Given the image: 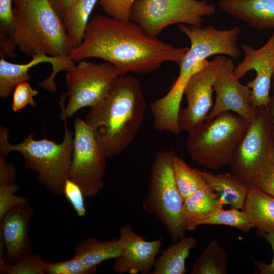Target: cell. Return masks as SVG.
<instances>
[{"label":"cell","instance_id":"6da1fadb","mask_svg":"<svg viewBox=\"0 0 274 274\" xmlns=\"http://www.w3.org/2000/svg\"><path fill=\"white\" fill-rule=\"evenodd\" d=\"M188 50L150 36L130 19L98 14L89 21L81 44L73 49L70 57L77 62L102 59L122 76L129 72L150 73L166 61L179 65Z\"/></svg>","mask_w":274,"mask_h":274},{"label":"cell","instance_id":"7a4b0ae2","mask_svg":"<svg viewBox=\"0 0 274 274\" xmlns=\"http://www.w3.org/2000/svg\"><path fill=\"white\" fill-rule=\"evenodd\" d=\"M146 100L139 80L119 76L106 96L90 108L85 122L106 158L121 154L132 143L143 122Z\"/></svg>","mask_w":274,"mask_h":274},{"label":"cell","instance_id":"3957f363","mask_svg":"<svg viewBox=\"0 0 274 274\" xmlns=\"http://www.w3.org/2000/svg\"><path fill=\"white\" fill-rule=\"evenodd\" d=\"M8 34L20 52L31 57H69L74 49L62 19L48 0H29L13 9Z\"/></svg>","mask_w":274,"mask_h":274},{"label":"cell","instance_id":"277c9868","mask_svg":"<svg viewBox=\"0 0 274 274\" xmlns=\"http://www.w3.org/2000/svg\"><path fill=\"white\" fill-rule=\"evenodd\" d=\"M65 99L61 98L60 118L64 124L65 133L59 144L47 139L36 140L33 133L22 142L12 144L9 142L8 129L0 128V153L7 155L11 152L21 153L25 167L36 172L43 184L52 193L63 194V189L72 159L74 133L71 131L65 114Z\"/></svg>","mask_w":274,"mask_h":274},{"label":"cell","instance_id":"5b68a950","mask_svg":"<svg viewBox=\"0 0 274 274\" xmlns=\"http://www.w3.org/2000/svg\"><path fill=\"white\" fill-rule=\"evenodd\" d=\"M178 28L188 37L190 47L179 65L178 77L168 93L161 98L163 105L172 110L180 108L187 82L194 74L208 64L207 57L214 55H225L237 59L242 55V49L238 44L241 33L238 26L219 30L212 26L188 27L180 24Z\"/></svg>","mask_w":274,"mask_h":274},{"label":"cell","instance_id":"8992f818","mask_svg":"<svg viewBox=\"0 0 274 274\" xmlns=\"http://www.w3.org/2000/svg\"><path fill=\"white\" fill-rule=\"evenodd\" d=\"M249 121L226 111L188 133L186 146L190 159L213 170L229 166Z\"/></svg>","mask_w":274,"mask_h":274},{"label":"cell","instance_id":"52a82bcc","mask_svg":"<svg viewBox=\"0 0 274 274\" xmlns=\"http://www.w3.org/2000/svg\"><path fill=\"white\" fill-rule=\"evenodd\" d=\"M176 155L172 148L161 149L156 153L143 203L145 212L162 224L174 242L185 236L186 232L182 221L184 200L174 175L173 160Z\"/></svg>","mask_w":274,"mask_h":274},{"label":"cell","instance_id":"ba28073f","mask_svg":"<svg viewBox=\"0 0 274 274\" xmlns=\"http://www.w3.org/2000/svg\"><path fill=\"white\" fill-rule=\"evenodd\" d=\"M273 160L272 123L266 106L257 107L237 145L230 170L251 187L260 173Z\"/></svg>","mask_w":274,"mask_h":274},{"label":"cell","instance_id":"9c48e42d","mask_svg":"<svg viewBox=\"0 0 274 274\" xmlns=\"http://www.w3.org/2000/svg\"><path fill=\"white\" fill-rule=\"evenodd\" d=\"M215 11L214 5L206 0H136L130 19L150 36L157 37L174 24L202 27L204 17Z\"/></svg>","mask_w":274,"mask_h":274},{"label":"cell","instance_id":"30bf717a","mask_svg":"<svg viewBox=\"0 0 274 274\" xmlns=\"http://www.w3.org/2000/svg\"><path fill=\"white\" fill-rule=\"evenodd\" d=\"M74 124L73 152L66 177L81 187L85 196H92L104 186L106 158L85 121L78 117Z\"/></svg>","mask_w":274,"mask_h":274},{"label":"cell","instance_id":"8fae6325","mask_svg":"<svg viewBox=\"0 0 274 274\" xmlns=\"http://www.w3.org/2000/svg\"><path fill=\"white\" fill-rule=\"evenodd\" d=\"M68 102L64 109L66 118L85 107H92L107 94L120 76L110 63L79 61L66 71Z\"/></svg>","mask_w":274,"mask_h":274},{"label":"cell","instance_id":"7c38bea8","mask_svg":"<svg viewBox=\"0 0 274 274\" xmlns=\"http://www.w3.org/2000/svg\"><path fill=\"white\" fill-rule=\"evenodd\" d=\"M226 58L224 55H217L187 82L184 91L187 105L180 109L178 116L181 131L190 133L205 122L213 106V85Z\"/></svg>","mask_w":274,"mask_h":274},{"label":"cell","instance_id":"4fadbf2b","mask_svg":"<svg viewBox=\"0 0 274 274\" xmlns=\"http://www.w3.org/2000/svg\"><path fill=\"white\" fill-rule=\"evenodd\" d=\"M240 47L244 58L235 67L234 75L239 80L249 71H255V78L246 83L251 89V101L255 108L266 106L270 99L269 91L274 72V32L258 49L247 44H242Z\"/></svg>","mask_w":274,"mask_h":274},{"label":"cell","instance_id":"5bb4252c","mask_svg":"<svg viewBox=\"0 0 274 274\" xmlns=\"http://www.w3.org/2000/svg\"><path fill=\"white\" fill-rule=\"evenodd\" d=\"M234 68L232 59L227 57L214 82L216 99L205 121H210L226 111L233 112L248 121L254 117L257 107L251 101V89L235 77Z\"/></svg>","mask_w":274,"mask_h":274},{"label":"cell","instance_id":"9a60e30c","mask_svg":"<svg viewBox=\"0 0 274 274\" xmlns=\"http://www.w3.org/2000/svg\"><path fill=\"white\" fill-rule=\"evenodd\" d=\"M119 235L123 251L121 255L114 259V271L119 274L151 273L156 255L162 245V238L146 241L136 234L130 225L121 227Z\"/></svg>","mask_w":274,"mask_h":274},{"label":"cell","instance_id":"2e32d148","mask_svg":"<svg viewBox=\"0 0 274 274\" xmlns=\"http://www.w3.org/2000/svg\"><path fill=\"white\" fill-rule=\"evenodd\" d=\"M52 65L53 72L39 86L48 91L55 92L57 87L54 82L56 74L61 71H67L75 63L70 57H58L38 54L32 57L31 61L25 64H15L7 61L4 56L0 58V97L7 98L19 84L28 81L30 76L28 71L33 66L42 63Z\"/></svg>","mask_w":274,"mask_h":274},{"label":"cell","instance_id":"e0dca14e","mask_svg":"<svg viewBox=\"0 0 274 274\" xmlns=\"http://www.w3.org/2000/svg\"><path fill=\"white\" fill-rule=\"evenodd\" d=\"M34 215L28 203L10 210L0 220L5 255L1 262L14 264L31 252L28 232Z\"/></svg>","mask_w":274,"mask_h":274},{"label":"cell","instance_id":"ac0fdd59","mask_svg":"<svg viewBox=\"0 0 274 274\" xmlns=\"http://www.w3.org/2000/svg\"><path fill=\"white\" fill-rule=\"evenodd\" d=\"M218 6L258 31L274 29V0H221Z\"/></svg>","mask_w":274,"mask_h":274},{"label":"cell","instance_id":"d6986e66","mask_svg":"<svg viewBox=\"0 0 274 274\" xmlns=\"http://www.w3.org/2000/svg\"><path fill=\"white\" fill-rule=\"evenodd\" d=\"M220 197L207 184L184 200L182 221L186 231L193 230L202 219L223 208Z\"/></svg>","mask_w":274,"mask_h":274},{"label":"cell","instance_id":"ffe728a7","mask_svg":"<svg viewBox=\"0 0 274 274\" xmlns=\"http://www.w3.org/2000/svg\"><path fill=\"white\" fill-rule=\"evenodd\" d=\"M199 173L206 184L220 198L231 207L243 210L250 187L232 173L224 172L215 175L201 171Z\"/></svg>","mask_w":274,"mask_h":274},{"label":"cell","instance_id":"44dd1931","mask_svg":"<svg viewBox=\"0 0 274 274\" xmlns=\"http://www.w3.org/2000/svg\"><path fill=\"white\" fill-rule=\"evenodd\" d=\"M122 251V243L119 238L112 240L89 238L76 246L74 255L79 258L87 268L96 272L98 265L119 257Z\"/></svg>","mask_w":274,"mask_h":274},{"label":"cell","instance_id":"7402d4cb","mask_svg":"<svg viewBox=\"0 0 274 274\" xmlns=\"http://www.w3.org/2000/svg\"><path fill=\"white\" fill-rule=\"evenodd\" d=\"M243 210L259 232L274 231V197L255 187H251Z\"/></svg>","mask_w":274,"mask_h":274},{"label":"cell","instance_id":"603a6c76","mask_svg":"<svg viewBox=\"0 0 274 274\" xmlns=\"http://www.w3.org/2000/svg\"><path fill=\"white\" fill-rule=\"evenodd\" d=\"M197 242L194 238L183 237L163 250L156 258L152 274H185V261Z\"/></svg>","mask_w":274,"mask_h":274},{"label":"cell","instance_id":"cb8c5ba5","mask_svg":"<svg viewBox=\"0 0 274 274\" xmlns=\"http://www.w3.org/2000/svg\"><path fill=\"white\" fill-rule=\"evenodd\" d=\"M98 0H74L62 19L74 49L82 43L91 12Z\"/></svg>","mask_w":274,"mask_h":274},{"label":"cell","instance_id":"d4e9b609","mask_svg":"<svg viewBox=\"0 0 274 274\" xmlns=\"http://www.w3.org/2000/svg\"><path fill=\"white\" fill-rule=\"evenodd\" d=\"M228 255L219 242L213 239L196 259L191 274H226Z\"/></svg>","mask_w":274,"mask_h":274},{"label":"cell","instance_id":"484cf974","mask_svg":"<svg viewBox=\"0 0 274 274\" xmlns=\"http://www.w3.org/2000/svg\"><path fill=\"white\" fill-rule=\"evenodd\" d=\"M173 169L175 183L183 200L207 185L198 169L192 168L177 155L174 158Z\"/></svg>","mask_w":274,"mask_h":274},{"label":"cell","instance_id":"4316f807","mask_svg":"<svg viewBox=\"0 0 274 274\" xmlns=\"http://www.w3.org/2000/svg\"><path fill=\"white\" fill-rule=\"evenodd\" d=\"M201 225H226L236 228L244 233L248 232L253 228L245 212L233 207L228 210L223 208L219 209L199 221L198 226Z\"/></svg>","mask_w":274,"mask_h":274},{"label":"cell","instance_id":"83f0119b","mask_svg":"<svg viewBox=\"0 0 274 274\" xmlns=\"http://www.w3.org/2000/svg\"><path fill=\"white\" fill-rule=\"evenodd\" d=\"M45 261L40 256L31 252L12 264L1 262V273L8 274H43Z\"/></svg>","mask_w":274,"mask_h":274},{"label":"cell","instance_id":"f1b7e54d","mask_svg":"<svg viewBox=\"0 0 274 274\" xmlns=\"http://www.w3.org/2000/svg\"><path fill=\"white\" fill-rule=\"evenodd\" d=\"M44 272L48 274H91L95 272L87 268L80 259L75 255L70 259L59 262L45 261Z\"/></svg>","mask_w":274,"mask_h":274},{"label":"cell","instance_id":"f546056e","mask_svg":"<svg viewBox=\"0 0 274 274\" xmlns=\"http://www.w3.org/2000/svg\"><path fill=\"white\" fill-rule=\"evenodd\" d=\"M18 188L15 183L0 185V220L10 210L28 203L26 198L14 194Z\"/></svg>","mask_w":274,"mask_h":274},{"label":"cell","instance_id":"4dcf8cb0","mask_svg":"<svg viewBox=\"0 0 274 274\" xmlns=\"http://www.w3.org/2000/svg\"><path fill=\"white\" fill-rule=\"evenodd\" d=\"M136 0H99L106 15L116 19H130L132 6Z\"/></svg>","mask_w":274,"mask_h":274},{"label":"cell","instance_id":"1f68e13d","mask_svg":"<svg viewBox=\"0 0 274 274\" xmlns=\"http://www.w3.org/2000/svg\"><path fill=\"white\" fill-rule=\"evenodd\" d=\"M38 94V91L31 87L28 81L19 84L13 90L12 102L11 107L14 112L19 111L26 105L32 107L36 106L33 97Z\"/></svg>","mask_w":274,"mask_h":274},{"label":"cell","instance_id":"d6a6232c","mask_svg":"<svg viewBox=\"0 0 274 274\" xmlns=\"http://www.w3.org/2000/svg\"><path fill=\"white\" fill-rule=\"evenodd\" d=\"M63 194L79 216H85L86 212L84 201L85 196L81 187L67 177L63 186Z\"/></svg>","mask_w":274,"mask_h":274},{"label":"cell","instance_id":"836d02e7","mask_svg":"<svg viewBox=\"0 0 274 274\" xmlns=\"http://www.w3.org/2000/svg\"><path fill=\"white\" fill-rule=\"evenodd\" d=\"M252 187H255L274 197V160L260 173Z\"/></svg>","mask_w":274,"mask_h":274},{"label":"cell","instance_id":"e575fe53","mask_svg":"<svg viewBox=\"0 0 274 274\" xmlns=\"http://www.w3.org/2000/svg\"><path fill=\"white\" fill-rule=\"evenodd\" d=\"M268 242L273 250V256L272 262L267 264L255 258H252L254 264L257 268L260 274H274V231L268 232H259Z\"/></svg>","mask_w":274,"mask_h":274},{"label":"cell","instance_id":"d590c367","mask_svg":"<svg viewBox=\"0 0 274 274\" xmlns=\"http://www.w3.org/2000/svg\"><path fill=\"white\" fill-rule=\"evenodd\" d=\"M6 156L0 153V185L15 183L16 170L13 164L6 161Z\"/></svg>","mask_w":274,"mask_h":274},{"label":"cell","instance_id":"8d00e7d4","mask_svg":"<svg viewBox=\"0 0 274 274\" xmlns=\"http://www.w3.org/2000/svg\"><path fill=\"white\" fill-rule=\"evenodd\" d=\"M13 0H0L1 30L8 32L13 19Z\"/></svg>","mask_w":274,"mask_h":274},{"label":"cell","instance_id":"74e56055","mask_svg":"<svg viewBox=\"0 0 274 274\" xmlns=\"http://www.w3.org/2000/svg\"><path fill=\"white\" fill-rule=\"evenodd\" d=\"M0 46L2 52L1 55H6L10 58L14 57V51L16 47L11 41L8 32L2 30L0 31Z\"/></svg>","mask_w":274,"mask_h":274},{"label":"cell","instance_id":"f35d334b","mask_svg":"<svg viewBox=\"0 0 274 274\" xmlns=\"http://www.w3.org/2000/svg\"><path fill=\"white\" fill-rule=\"evenodd\" d=\"M48 1L55 12L62 19L74 0H48Z\"/></svg>","mask_w":274,"mask_h":274},{"label":"cell","instance_id":"ab89813d","mask_svg":"<svg viewBox=\"0 0 274 274\" xmlns=\"http://www.w3.org/2000/svg\"><path fill=\"white\" fill-rule=\"evenodd\" d=\"M266 107L272 123L274 133V95L270 97V100L266 106Z\"/></svg>","mask_w":274,"mask_h":274},{"label":"cell","instance_id":"60d3db41","mask_svg":"<svg viewBox=\"0 0 274 274\" xmlns=\"http://www.w3.org/2000/svg\"><path fill=\"white\" fill-rule=\"evenodd\" d=\"M29 0H13L15 4V7H20L25 4Z\"/></svg>","mask_w":274,"mask_h":274},{"label":"cell","instance_id":"b9f144b4","mask_svg":"<svg viewBox=\"0 0 274 274\" xmlns=\"http://www.w3.org/2000/svg\"><path fill=\"white\" fill-rule=\"evenodd\" d=\"M271 85H272L273 90V91H274V72H273V76H272Z\"/></svg>","mask_w":274,"mask_h":274}]
</instances>
